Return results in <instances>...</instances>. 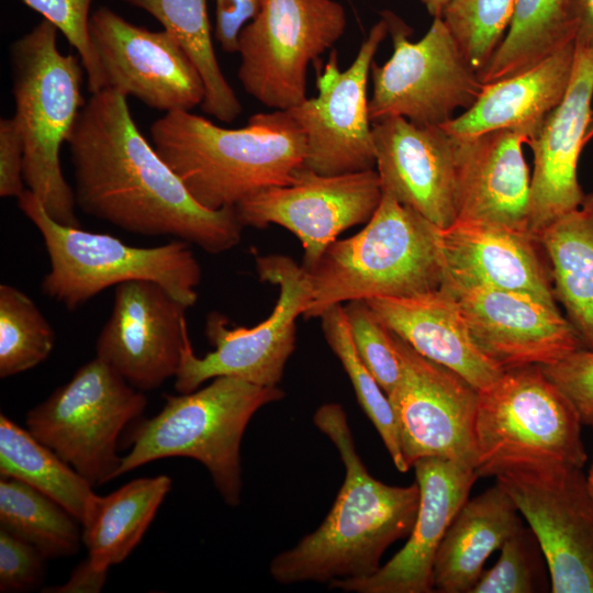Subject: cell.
<instances>
[{
    "label": "cell",
    "mask_w": 593,
    "mask_h": 593,
    "mask_svg": "<svg viewBox=\"0 0 593 593\" xmlns=\"http://www.w3.org/2000/svg\"><path fill=\"white\" fill-rule=\"evenodd\" d=\"M51 22L77 51L88 80V90L105 88L103 70L90 35V9L93 0H23Z\"/></svg>",
    "instance_id": "39"
},
{
    "label": "cell",
    "mask_w": 593,
    "mask_h": 593,
    "mask_svg": "<svg viewBox=\"0 0 593 593\" xmlns=\"http://www.w3.org/2000/svg\"><path fill=\"white\" fill-rule=\"evenodd\" d=\"M77 208L143 236H172L209 254L235 247L243 224L235 208L209 210L141 133L127 98L91 93L67 141Z\"/></svg>",
    "instance_id": "1"
},
{
    "label": "cell",
    "mask_w": 593,
    "mask_h": 593,
    "mask_svg": "<svg viewBox=\"0 0 593 593\" xmlns=\"http://www.w3.org/2000/svg\"><path fill=\"white\" fill-rule=\"evenodd\" d=\"M391 333L402 373L388 398L405 463L411 468L418 459L439 457L475 470L479 391Z\"/></svg>",
    "instance_id": "14"
},
{
    "label": "cell",
    "mask_w": 593,
    "mask_h": 593,
    "mask_svg": "<svg viewBox=\"0 0 593 593\" xmlns=\"http://www.w3.org/2000/svg\"><path fill=\"white\" fill-rule=\"evenodd\" d=\"M592 97L593 48L577 47L573 74L562 101L527 143L534 155L528 230L537 238L585 198L578 180V161L593 112Z\"/></svg>",
    "instance_id": "21"
},
{
    "label": "cell",
    "mask_w": 593,
    "mask_h": 593,
    "mask_svg": "<svg viewBox=\"0 0 593 593\" xmlns=\"http://www.w3.org/2000/svg\"><path fill=\"white\" fill-rule=\"evenodd\" d=\"M90 35L105 88L165 113L191 111L202 104L203 80L165 30L135 25L114 10L101 7L91 14Z\"/></svg>",
    "instance_id": "17"
},
{
    "label": "cell",
    "mask_w": 593,
    "mask_h": 593,
    "mask_svg": "<svg viewBox=\"0 0 593 593\" xmlns=\"http://www.w3.org/2000/svg\"><path fill=\"white\" fill-rule=\"evenodd\" d=\"M592 429H593V427H592Z\"/></svg>",
    "instance_id": "49"
},
{
    "label": "cell",
    "mask_w": 593,
    "mask_h": 593,
    "mask_svg": "<svg viewBox=\"0 0 593 593\" xmlns=\"http://www.w3.org/2000/svg\"><path fill=\"white\" fill-rule=\"evenodd\" d=\"M171 485V479L160 474L134 479L105 496H92L80 524L88 558L96 568L109 571L128 557Z\"/></svg>",
    "instance_id": "28"
},
{
    "label": "cell",
    "mask_w": 593,
    "mask_h": 593,
    "mask_svg": "<svg viewBox=\"0 0 593 593\" xmlns=\"http://www.w3.org/2000/svg\"><path fill=\"white\" fill-rule=\"evenodd\" d=\"M45 556L24 539L0 528V591L26 592L44 577Z\"/></svg>",
    "instance_id": "41"
},
{
    "label": "cell",
    "mask_w": 593,
    "mask_h": 593,
    "mask_svg": "<svg viewBox=\"0 0 593 593\" xmlns=\"http://www.w3.org/2000/svg\"><path fill=\"white\" fill-rule=\"evenodd\" d=\"M534 532L553 593H593V489L580 467L516 469L495 477Z\"/></svg>",
    "instance_id": "13"
},
{
    "label": "cell",
    "mask_w": 593,
    "mask_h": 593,
    "mask_svg": "<svg viewBox=\"0 0 593 593\" xmlns=\"http://www.w3.org/2000/svg\"><path fill=\"white\" fill-rule=\"evenodd\" d=\"M593 137V112L585 135V144Z\"/></svg>",
    "instance_id": "47"
},
{
    "label": "cell",
    "mask_w": 593,
    "mask_h": 593,
    "mask_svg": "<svg viewBox=\"0 0 593 593\" xmlns=\"http://www.w3.org/2000/svg\"><path fill=\"white\" fill-rule=\"evenodd\" d=\"M553 291L582 348L593 350V192L539 235Z\"/></svg>",
    "instance_id": "29"
},
{
    "label": "cell",
    "mask_w": 593,
    "mask_h": 593,
    "mask_svg": "<svg viewBox=\"0 0 593 593\" xmlns=\"http://www.w3.org/2000/svg\"><path fill=\"white\" fill-rule=\"evenodd\" d=\"M54 345L55 332L34 301L13 286L0 284V377L36 367Z\"/></svg>",
    "instance_id": "35"
},
{
    "label": "cell",
    "mask_w": 593,
    "mask_h": 593,
    "mask_svg": "<svg viewBox=\"0 0 593 593\" xmlns=\"http://www.w3.org/2000/svg\"><path fill=\"white\" fill-rule=\"evenodd\" d=\"M540 368L571 403L581 424L593 427V350L580 348Z\"/></svg>",
    "instance_id": "40"
},
{
    "label": "cell",
    "mask_w": 593,
    "mask_h": 593,
    "mask_svg": "<svg viewBox=\"0 0 593 593\" xmlns=\"http://www.w3.org/2000/svg\"><path fill=\"white\" fill-rule=\"evenodd\" d=\"M346 25L336 0H261L238 34L242 87L272 110L298 105L306 99L309 65L334 46Z\"/></svg>",
    "instance_id": "12"
},
{
    "label": "cell",
    "mask_w": 593,
    "mask_h": 593,
    "mask_svg": "<svg viewBox=\"0 0 593 593\" xmlns=\"http://www.w3.org/2000/svg\"><path fill=\"white\" fill-rule=\"evenodd\" d=\"M529 137L511 128L455 137L457 220L529 233L532 178L522 150Z\"/></svg>",
    "instance_id": "23"
},
{
    "label": "cell",
    "mask_w": 593,
    "mask_h": 593,
    "mask_svg": "<svg viewBox=\"0 0 593 593\" xmlns=\"http://www.w3.org/2000/svg\"><path fill=\"white\" fill-rule=\"evenodd\" d=\"M80 523L60 504L12 478L0 480V528L36 547L46 558L75 555Z\"/></svg>",
    "instance_id": "33"
},
{
    "label": "cell",
    "mask_w": 593,
    "mask_h": 593,
    "mask_svg": "<svg viewBox=\"0 0 593 593\" xmlns=\"http://www.w3.org/2000/svg\"><path fill=\"white\" fill-rule=\"evenodd\" d=\"M187 309L156 282L118 284L112 312L97 338L96 356L137 390L159 388L180 366L189 338Z\"/></svg>",
    "instance_id": "19"
},
{
    "label": "cell",
    "mask_w": 593,
    "mask_h": 593,
    "mask_svg": "<svg viewBox=\"0 0 593 593\" xmlns=\"http://www.w3.org/2000/svg\"><path fill=\"white\" fill-rule=\"evenodd\" d=\"M18 205L40 231L49 258L42 292L66 309L74 311L103 290L132 280L156 282L186 306L195 304L202 271L190 243L175 238L156 247H135L109 234L64 225L29 189Z\"/></svg>",
    "instance_id": "7"
},
{
    "label": "cell",
    "mask_w": 593,
    "mask_h": 593,
    "mask_svg": "<svg viewBox=\"0 0 593 593\" xmlns=\"http://www.w3.org/2000/svg\"><path fill=\"white\" fill-rule=\"evenodd\" d=\"M575 24V46L593 48V0H569Z\"/></svg>",
    "instance_id": "45"
},
{
    "label": "cell",
    "mask_w": 593,
    "mask_h": 593,
    "mask_svg": "<svg viewBox=\"0 0 593 593\" xmlns=\"http://www.w3.org/2000/svg\"><path fill=\"white\" fill-rule=\"evenodd\" d=\"M443 284L456 299L474 344L502 370L553 363L582 348L557 305L448 272Z\"/></svg>",
    "instance_id": "18"
},
{
    "label": "cell",
    "mask_w": 593,
    "mask_h": 593,
    "mask_svg": "<svg viewBox=\"0 0 593 593\" xmlns=\"http://www.w3.org/2000/svg\"><path fill=\"white\" fill-rule=\"evenodd\" d=\"M147 399L96 356L26 415L29 432L92 486L118 477V440Z\"/></svg>",
    "instance_id": "9"
},
{
    "label": "cell",
    "mask_w": 593,
    "mask_h": 593,
    "mask_svg": "<svg viewBox=\"0 0 593 593\" xmlns=\"http://www.w3.org/2000/svg\"><path fill=\"white\" fill-rule=\"evenodd\" d=\"M313 422L337 449L345 479L321 525L271 559L269 573L284 585L373 574L384 551L411 534L419 505L417 482L390 485L369 473L340 404L321 405Z\"/></svg>",
    "instance_id": "2"
},
{
    "label": "cell",
    "mask_w": 593,
    "mask_h": 593,
    "mask_svg": "<svg viewBox=\"0 0 593 593\" xmlns=\"http://www.w3.org/2000/svg\"><path fill=\"white\" fill-rule=\"evenodd\" d=\"M256 269L261 281L279 287L273 311L250 328H230L225 316L216 312L209 314L205 335L214 350L198 357L190 337L186 340L175 376L177 392H192L220 376L264 387H277L281 381L295 347L296 318L307 311L313 287L310 273L288 256H258Z\"/></svg>",
    "instance_id": "10"
},
{
    "label": "cell",
    "mask_w": 593,
    "mask_h": 593,
    "mask_svg": "<svg viewBox=\"0 0 593 593\" xmlns=\"http://www.w3.org/2000/svg\"><path fill=\"white\" fill-rule=\"evenodd\" d=\"M447 272L557 305L551 267L539 238L504 226L457 220L441 230Z\"/></svg>",
    "instance_id": "24"
},
{
    "label": "cell",
    "mask_w": 593,
    "mask_h": 593,
    "mask_svg": "<svg viewBox=\"0 0 593 593\" xmlns=\"http://www.w3.org/2000/svg\"><path fill=\"white\" fill-rule=\"evenodd\" d=\"M24 143L15 120H0V197L19 198L24 191Z\"/></svg>",
    "instance_id": "42"
},
{
    "label": "cell",
    "mask_w": 593,
    "mask_h": 593,
    "mask_svg": "<svg viewBox=\"0 0 593 593\" xmlns=\"http://www.w3.org/2000/svg\"><path fill=\"white\" fill-rule=\"evenodd\" d=\"M215 40L226 53H237L238 34L259 10L261 0H214Z\"/></svg>",
    "instance_id": "43"
},
{
    "label": "cell",
    "mask_w": 593,
    "mask_h": 593,
    "mask_svg": "<svg viewBox=\"0 0 593 593\" xmlns=\"http://www.w3.org/2000/svg\"><path fill=\"white\" fill-rule=\"evenodd\" d=\"M153 145L190 194L209 210L235 208L269 187L292 183L305 137L287 113H256L226 128L191 111L165 113L150 126Z\"/></svg>",
    "instance_id": "3"
},
{
    "label": "cell",
    "mask_w": 593,
    "mask_h": 593,
    "mask_svg": "<svg viewBox=\"0 0 593 593\" xmlns=\"http://www.w3.org/2000/svg\"><path fill=\"white\" fill-rule=\"evenodd\" d=\"M388 34L381 16L345 70H339L337 53L332 51L323 71L317 72V96L286 110L305 137L303 168L342 175L376 166L367 86L374 55Z\"/></svg>",
    "instance_id": "15"
},
{
    "label": "cell",
    "mask_w": 593,
    "mask_h": 593,
    "mask_svg": "<svg viewBox=\"0 0 593 593\" xmlns=\"http://www.w3.org/2000/svg\"><path fill=\"white\" fill-rule=\"evenodd\" d=\"M344 311L361 361L388 395L402 373L391 331L376 316L365 300L346 302Z\"/></svg>",
    "instance_id": "38"
},
{
    "label": "cell",
    "mask_w": 593,
    "mask_h": 593,
    "mask_svg": "<svg viewBox=\"0 0 593 593\" xmlns=\"http://www.w3.org/2000/svg\"><path fill=\"white\" fill-rule=\"evenodd\" d=\"M516 0H452L443 20L468 64L478 72L496 51Z\"/></svg>",
    "instance_id": "36"
},
{
    "label": "cell",
    "mask_w": 593,
    "mask_h": 593,
    "mask_svg": "<svg viewBox=\"0 0 593 593\" xmlns=\"http://www.w3.org/2000/svg\"><path fill=\"white\" fill-rule=\"evenodd\" d=\"M496 563L484 571L471 593L546 592L548 566L532 528L522 525L501 547Z\"/></svg>",
    "instance_id": "37"
},
{
    "label": "cell",
    "mask_w": 593,
    "mask_h": 593,
    "mask_svg": "<svg viewBox=\"0 0 593 593\" xmlns=\"http://www.w3.org/2000/svg\"><path fill=\"white\" fill-rule=\"evenodd\" d=\"M393 52L382 65L370 68L371 123L402 116L417 125H443L457 109L468 110L484 83L466 60L443 18H435L426 34L412 42V29L396 14L384 11Z\"/></svg>",
    "instance_id": "11"
},
{
    "label": "cell",
    "mask_w": 593,
    "mask_h": 593,
    "mask_svg": "<svg viewBox=\"0 0 593 593\" xmlns=\"http://www.w3.org/2000/svg\"><path fill=\"white\" fill-rule=\"evenodd\" d=\"M588 479L591 483V486L593 489V460L591 462V466H590V469H589V472H588Z\"/></svg>",
    "instance_id": "48"
},
{
    "label": "cell",
    "mask_w": 593,
    "mask_h": 593,
    "mask_svg": "<svg viewBox=\"0 0 593 593\" xmlns=\"http://www.w3.org/2000/svg\"><path fill=\"white\" fill-rule=\"evenodd\" d=\"M365 301L384 326L418 354L454 370L478 391L504 372L474 344L456 299L443 283L412 296Z\"/></svg>",
    "instance_id": "25"
},
{
    "label": "cell",
    "mask_w": 593,
    "mask_h": 593,
    "mask_svg": "<svg viewBox=\"0 0 593 593\" xmlns=\"http://www.w3.org/2000/svg\"><path fill=\"white\" fill-rule=\"evenodd\" d=\"M575 53L572 42L519 74L484 83L468 110L440 126L459 138L503 128L526 131L532 136L562 101L573 74Z\"/></svg>",
    "instance_id": "26"
},
{
    "label": "cell",
    "mask_w": 593,
    "mask_h": 593,
    "mask_svg": "<svg viewBox=\"0 0 593 593\" xmlns=\"http://www.w3.org/2000/svg\"><path fill=\"white\" fill-rule=\"evenodd\" d=\"M0 474L44 493L81 522L92 485L53 449L0 415Z\"/></svg>",
    "instance_id": "32"
},
{
    "label": "cell",
    "mask_w": 593,
    "mask_h": 593,
    "mask_svg": "<svg viewBox=\"0 0 593 593\" xmlns=\"http://www.w3.org/2000/svg\"><path fill=\"white\" fill-rule=\"evenodd\" d=\"M320 317L324 337L348 374L359 405L379 433L395 468L406 472L410 468L401 451L398 426L389 398L355 348L344 305H333Z\"/></svg>",
    "instance_id": "34"
},
{
    "label": "cell",
    "mask_w": 593,
    "mask_h": 593,
    "mask_svg": "<svg viewBox=\"0 0 593 593\" xmlns=\"http://www.w3.org/2000/svg\"><path fill=\"white\" fill-rule=\"evenodd\" d=\"M413 467L421 496L405 546L373 574L336 580L329 588L355 593L434 592L437 550L479 477L473 468L439 457L418 459Z\"/></svg>",
    "instance_id": "22"
},
{
    "label": "cell",
    "mask_w": 593,
    "mask_h": 593,
    "mask_svg": "<svg viewBox=\"0 0 593 593\" xmlns=\"http://www.w3.org/2000/svg\"><path fill=\"white\" fill-rule=\"evenodd\" d=\"M441 230L382 192L367 225L335 240L310 273L313 299L305 318L353 300L405 298L439 288L447 266Z\"/></svg>",
    "instance_id": "4"
},
{
    "label": "cell",
    "mask_w": 593,
    "mask_h": 593,
    "mask_svg": "<svg viewBox=\"0 0 593 593\" xmlns=\"http://www.w3.org/2000/svg\"><path fill=\"white\" fill-rule=\"evenodd\" d=\"M581 428L575 410L540 366L504 370L479 391L475 472L495 478L555 465L583 468L588 454Z\"/></svg>",
    "instance_id": "8"
},
{
    "label": "cell",
    "mask_w": 593,
    "mask_h": 593,
    "mask_svg": "<svg viewBox=\"0 0 593 593\" xmlns=\"http://www.w3.org/2000/svg\"><path fill=\"white\" fill-rule=\"evenodd\" d=\"M286 396L277 387L220 376L204 388L179 395L165 394L163 409L136 423L121 459L118 477L168 457L200 461L230 506L240 503V444L245 429L262 406Z\"/></svg>",
    "instance_id": "6"
},
{
    "label": "cell",
    "mask_w": 593,
    "mask_h": 593,
    "mask_svg": "<svg viewBox=\"0 0 593 593\" xmlns=\"http://www.w3.org/2000/svg\"><path fill=\"white\" fill-rule=\"evenodd\" d=\"M107 577L108 570L96 568L87 558L72 570L66 583L47 588L44 591L55 593H98L102 590Z\"/></svg>",
    "instance_id": "44"
},
{
    "label": "cell",
    "mask_w": 593,
    "mask_h": 593,
    "mask_svg": "<svg viewBox=\"0 0 593 593\" xmlns=\"http://www.w3.org/2000/svg\"><path fill=\"white\" fill-rule=\"evenodd\" d=\"M506 32L479 74L483 83L519 74L575 42L569 0H516Z\"/></svg>",
    "instance_id": "31"
},
{
    "label": "cell",
    "mask_w": 593,
    "mask_h": 593,
    "mask_svg": "<svg viewBox=\"0 0 593 593\" xmlns=\"http://www.w3.org/2000/svg\"><path fill=\"white\" fill-rule=\"evenodd\" d=\"M518 510L497 483L467 500L449 525L437 550L433 589L439 593H471L488 558L522 525Z\"/></svg>",
    "instance_id": "27"
},
{
    "label": "cell",
    "mask_w": 593,
    "mask_h": 593,
    "mask_svg": "<svg viewBox=\"0 0 593 593\" xmlns=\"http://www.w3.org/2000/svg\"><path fill=\"white\" fill-rule=\"evenodd\" d=\"M381 199L373 169L320 175L302 167L292 183L258 191L235 209L243 226L276 224L293 233L304 251L301 266L311 271L342 232L371 219Z\"/></svg>",
    "instance_id": "16"
},
{
    "label": "cell",
    "mask_w": 593,
    "mask_h": 593,
    "mask_svg": "<svg viewBox=\"0 0 593 593\" xmlns=\"http://www.w3.org/2000/svg\"><path fill=\"white\" fill-rule=\"evenodd\" d=\"M428 11V13L435 18H443L445 11L452 2V0H419Z\"/></svg>",
    "instance_id": "46"
},
{
    "label": "cell",
    "mask_w": 593,
    "mask_h": 593,
    "mask_svg": "<svg viewBox=\"0 0 593 593\" xmlns=\"http://www.w3.org/2000/svg\"><path fill=\"white\" fill-rule=\"evenodd\" d=\"M122 1L155 18L191 59L205 89L202 110L222 122L235 121L243 107L217 61L206 0Z\"/></svg>",
    "instance_id": "30"
},
{
    "label": "cell",
    "mask_w": 593,
    "mask_h": 593,
    "mask_svg": "<svg viewBox=\"0 0 593 593\" xmlns=\"http://www.w3.org/2000/svg\"><path fill=\"white\" fill-rule=\"evenodd\" d=\"M382 192L439 228L457 220L456 141L440 125H417L402 116L372 123Z\"/></svg>",
    "instance_id": "20"
},
{
    "label": "cell",
    "mask_w": 593,
    "mask_h": 593,
    "mask_svg": "<svg viewBox=\"0 0 593 593\" xmlns=\"http://www.w3.org/2000/svg\"><path fill=\"white\" fill-rule=\"evenodd\" d=\"M58 32L43 19L12 42L13 119L24 143L27 189L56 222L80 227L74 189L63 175L59 156L86 102L81 96L85 70L80 57L59 51Z\"/></svg>",
    "instance_id": "5"
}]
</instances>
